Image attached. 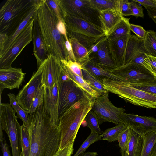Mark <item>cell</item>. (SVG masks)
Instances as JSON below:
<instances>
[{
    "mask_svg": "<svg viewBox=\"0 0 156 156\" xmlns=\"http://www.w3.org/2000/svg\"><path fill=\"white\" fill-rule=\"evenodd\" d=\"M45 1L58 20L64 23L65 15L60 0H45Z\"/></svg>",
    "mask_w": 156,
    "mask_h": 156,
    "instance_id": "cell-40",
    "label": "cell"
},
{
    "mask_svg": "<svg viewBox=\"0 0 156 156\" xmlns=\"http://www.w3.org/2000/svg\"><path fill=\"white\" fill-rule=\"evenodd\" d=\"M43 68V62L34 72L28 82L16 96L20 105L25 110L29 111L33 100L41 87Z\"/></svg>",
    "mask_w": 156,
    "mask_h": 156,
    "instance_id": "cell-12",
    "label": "cell"
},
{
    "mask_svg": "<svg viewBox=\"0 0 156 156\" xmlns=\"http://www.w3.org/2000/svg\"><path fill=\"white\" fill-rule=\"evenodd\" d=\"M95 100L86 94L59 118L61 137L59 149L73 145L79 129L88 113L92 110Z\"/></svg>",
    "mask_w": 156,
    "mask_h": 156,
    "instance_id": "cell-3",
    "label": "cell"
},
{
    "mask_svg": "<svg viewBox=\"0 0 156 156\" xmlns=\"http://www.w3.org/2000/svg\"><path fill=\"white\" fill-rule=\"evenodd\" d=\"M60 62L61 64L66 65L73 73L83 78L82 69L83 67L81 64L71 60L68 61H61Z\"/></svg>",
    "mask_w": 156,
    "mask_h": 156,
    "instance_id": "cell-44",
    "label": "cell"
},
{
    "mask_svg": "<svg viewBox=\"0 0 156 156\" xmlns=\"http://www.w3.org/2000/svg\"><path fill=\"white\" fill-rule=\"evenodd\" d=\"M53 156H55V154Z\"/></svg>",
    "mask_w": 156,
    "mask_h": 156,
    "instance_id": "cell-61",
    "label": "cell"
},
{
    "mask_svg": "<svg viewBox=\"0 0 156 156\" xmlns=\"http://www.w3.org/2000/svg\"><path fill=\"white\" fill-rule=\"evenodd\" d=\"M98 155L96 152H87L81 154L78 156H97Z\"/></svg>",
    "mask_w": 156,
    "mask_h": 156,
    "instance_id": "cell-57",
    "label": "cell"
},
{
    "mask_svg": "<svg viewBox=\"0 0 156 156\" xmlns=\"http://www.w3.org/2000/svg\"><path fill=\"white\" fill-rule=\"evenodd\" d=\"M44 107L45 112L49 116L52 125L59 126L58 116L59 105V84L56 83L51 88L44 87Z\"/></svg>",
    "mask_w": 156,
    "mask_h": 156,
    "instance_id": "cell-16",
    "label": "cell"
},
{
    "mask_svg": "<svg viewBox=\"0 0 156 156\" xmlns=\"http://www.w3.org/2000/svg\"><path fill=\"white\" fill-rule=\"evenodd\" d=\"M91 59L101 68L108 70L111 71L117 67L111 53L108 40L106 36L101 42L98 52Z\"/></svg>",
    "mask_w": 156,
    "mask_h": 156,
    "instance_id": "cell-20",
    "label": "cell"
},
{
    "mask_svg": "<svg viewBox=\"0 0 156 156\" xmlns=\"http://www.w3.org/2000/svg\"></svg>",
    "mask_w": 156,
    "mask_h": 156,
    "instance_id": "cell-62",
    "label": "cell"
},
{
    "mask_svg": "<svg viewBox=\"0 0 156 156\" xmlns=\"http://www.w3.org/2000/svg\"><path fill=\"white\" fill-rule=\"evenodd\" d=\"M130 7L133 14V16L136 17L144 18L143 9L139 5V3L134 0L130 2Z\"/></svg>",
    "mask_w": 156,
    "mask_h": 156,
    "instance_id": "cell-45",
    "label": "cell"
},
{
    "mask_svg": "<svg viewBox=\"0 0 156 156\" xmlns=\"http://www.w3.org/2000/svg\"><path fill=\"white\" fill-rule=\"evenodd\" d=\"M129 20L123 17L106 36L107 39H113L130 32Z\"/></svg>",
    "mask_w": 156,
    "mask_h": 156,
    "instance_id": "cell-29",
    "label": "cell"
},
{
    "mask_svg": "<svg viewBox=\"0 0 156 156\" xmlns=\"http://www.w3.org/2000/svg\"><path fill=\"white\" fill-rule=\"evenodd\" d=\"M7 95L9 98V104L16 113L18 118L22 121L23 124L29 127L30 124V115H29L28 112L24 109L20 105L14 94L9 93Z\"/></svg>",
    "mask_w": 156,
    "mask_h": 156,
    "instance_id": "cell-31",
    "label": "cell"
},
{
    "mask_svg": "<svg viewBox=\"0 0 156 156\" xmlns=\"http://www.w3.org/2000/svg\"><path fill=\"white\" fill-rule=\"evenodd\" d=\"M83 67L102 81L103 79L106 78L124 82V80L122 78L115 75L110 70L101 68L92 59H90Z\"/></svg>",
    "mask_w": 156,
    "mask_h": 156,
    "instance_id": "cell-26",
    "label": "cell"
},
{
    "mask_svg": "<svg viewBox=\"0 0 156 156\" xmlns=\"http://www.w3.org/2000/svg\"><path fill=\"white\" fill-rule=\"evenodd\" d=\"M38 0H8L0 9V33L10 35L24 20Z\"/></svg>",
    "mask_w": 156,
    "mask_h": 156,
    "instance_id": "cell-4",
    "label": "cell"
},
{
    "mask_svg": "<svg viewBox=\"0 0 156 156\" xmlns=\"http://www.w3.org/2000/svg\"><path fill=\"white\" fill-rule=\"evenodd\" d=\"M143 137V142L140 156H150L156 144V130L146 133Z\"/></svg>",
    "mask_w": 156,
    "mask_h": 156,
    "instance_id": "cell-32",
    "label": "cell"
},
{
    "mask_svg": "<svg viewBox=\"0 0 156 156\" xmlns=\"http://www.w3.org/2000/svg\"><path fill=\"white\" fill-rule=\"evenodd\" d=\"M43 63L41 87L52 88L55 83H58L62 69L60 61L50 55Z\"/></svg>",
    "mask_w": 156,
    "mask_h": 156,
    "instance_id": "cell-15",
    "label": "cell"
},
{
    "mask_svg": "<svg viewBox=\"0 0 156 156\" xmlns=\"http://www.w3.org/2000/svg\"><path fill=\"white\" fill-rule=\"evenodd\" d=\"M23 156V155H22V152H21V156Z\"/></svg>",
    "mask_w": 156,
    "mask_h": 156,
    "instance_id": "cell-60",
    "label": "cell"
},
{
    "mask_svg": "<svg viewBox=\"0 0 156 156\" xmlns=\"http://www.w3.org/2000/svg\"><path fill=\"white\" fill-rule=\"evenodd\" d=\"M30 156H53L59 149L61 133L59 126H53L45 111L43 102L30 115L28 127Z\"/></svg>",
    "mask_w": 156,
    "mask_h": 156,
    "instance_id": "cell-1",
    "label": "cell"
},
{
    "mask_svg": "<svg viewBox=\"0 0 156 156\" xmlns=\"http://www.w3.org/2000/svg\"><path fill=\"white\" fill-rule=\"evenodd\" d=\"M16 112L9 103H1L0 127L5 131L10 143L12 156H20L21 126Z\"/></svg>",
    "mask_w": 156,
    "mask_h": 156,
    "instance_id": "cell-6",
    "label": "cell"
},
{
    "mask_svg": "<svg viewBox=\"0 0 156 156\" xmlns=\"http://www.w3.org/2000/svg\"><path fill=\"white\" fill-rule=\"evenodd\" d=\"M127 127L124 124H120L111 128H108L101 134V140H107L109 142L118 140L120 133Z\"/></svg>",
    "mask_w": 156,
    "mask_h": 156,
    "instance_id": "cell-33",
    "label": "cell"
},
{
    "mask_svg": "<svg viewBox=\"0 0 156 156\" xmlns=\"http://www.w3.org/2000/svg\"><path fill=\"white\" fill-rule=\"evenodd\" d=\"M150 156H156V144L153 148Z\"/></svg>",
    "mask_w": 156,
    "mask_h": 156,
    "instance_id": "cell-58",
    "label": "cell"
},
{
    "mask_svg": "<svg viewBox=\"0 0 156 156\" xmlns=\"http://www.w3.org/2000/svg\"><path fill=\"white\" fill-rule=\"evenodd\" d=\"M104 87L108 92L117 95L126 102L149 108H156V95L135 88L120 81L105 78Z\"/></svg>",
    "mask_w": 156,
    "mask_h": 156,
    "instance_id": "cell-5",
    "label": "cell"
},
{
    "mask_svg": "<svg viewBox=\"0 0 156 156\" xmlns=\"http://www.w3.org/2000/svg\"><path fill=\"white\" fill-rule=\"evenodd\" d=\"M73 146L62 149H59L55 154V156H71L73 152Z\"/></svg>",
    "mask_w": 156,
    "mask_h": 156,
    "instance_id": "cell-49",
    "label": "cell"
},
{
    "mask_svg": "<svg viewBox=\"0 0 156 156\" xmlns=\"http://www.w3.org/2000/svg\"><path fill=\"white\" fill-rule=\"evenodd\" d=\"M37 14L34 21L32 35L33 54L37 60V67L38 68L41 64L48 58V54L37 20Z\"/></svg>",
    "mask_w": 156,
    "mask_h": 156,
    "instance_id": "cell-18",
    "label": "cell"
},
{
    "mask_svg": "<svg viewBox=\"0 0 156 156\" xmlns=\"http://www.w3.org/2000/svg\"><path fill=\"white\" fill-rule=\"evenodd\" d=\"M83 67L82 69L83 79L88 85L101 95L107 92L108 91L104 87L103 81Z\"/></svg>",
    "mask_w": 156,
    "mask_h": 156,
    "instance_id": "cell-28",
    "label": "cell"
},
{
    "mask_svg": "<svg viewBox=\"0 0 156 156\" xmlns=\"http://www.w3.org/2000/svg\"><path fill=\"white\" fill-rule=\"evenodd\" d=\"M68 38L72 45L76 62L83 66L90 59L87 50L76 39Z\"/></svg>",
    "mask_w": 156,
    "mask_h": 156,
    "instance_id": "cell-27",
    "label": "cell"
},
{
    "mask_svg": "<svg viewBox=\"0 0 156 156\" xmlns=\"http://www.w3.org/2000/svg\"><path fill=\"white\" fill-rule=\"evenodd\" d=\"M129 84L135 88L156 95V77L155 76L153 80L147 82Z\"/></svg>",
    "mask_w": 156,
    "mask_h": 156,
    "instance_id": "cell-41",
    "label": "cell"
},
{
    "mask_svg": "<svg viewBox=\"0 0 156 156\" xmlns=\"http://www.w3.org/2000/svg\"><path fill=\"white\" fill-rule=\"evenodd\" d=\"M121 12L124 17L133 15L130 7V2L129 0H121Z\"/></svg>",
    "mask_w": 156,
    "mask_h": 156,
    "instance_id": "cell-47",
    "label": "cell"
},
{
    "mask_svg": "<svg viewBox=\"0 0 156 156\" xmlns=\"http://www.w3.org/2000/svg\"><path fill=\"white\" fill-rule=\"evenodd\" d=\"M147 55L152 66L154 71L156 70V57H154L148 55Z\"/></svg>",
    "mask_w": 156,
    "mask_h": 156,
    "instance_id": "cell-56",
    "label": "cell"
},
{
    "mask_svg": "<svg viewBox=\"0 0 156 156\" xmlns=\"http://www.w3.org/2000/svg\"><path fill=\"white\" fill-rule=\"evenodd\" d=\"M135 2L141 4L144 7H148L156 8V2L154 0H134Z\"/></svg>",
    "mask_w": 156,
    "mask_h": 156,
    "instance_id": "cell-52",
    "label": "cell"
},
{
    "mask_svg": "<svg viewBox=\"0 0 156 156\" xmlns=\"http://www.w3.org/2000/svg\"><path fill=\"white\" fill-rule=\"evenodd\" d=\"M59 118L71 106L83 98L87 94L72 80L69 78L58 83Z\"/></svg>",
    "mask_w": 156,
    "mask_h": 156,
    "instance_id": "cell-10",
    "label": "cell"
},
{
    "mask_svg": "<svg viewBox=\"0 0 156 156\" xmlns=\"http://www.w3.org/2000/svg\"><path fill=\"white\" fill-rule=\"evenodd\" d=\"M65 45L69 60H71L74 62H76L72 45L69 38L68 39H65Z\"/></svg>",
    "mask_w": 156,
    "mask_h": 156,
    "instance_id": "cell-50",
    "label": "cell"
},
{
    "mask_svg": "<svg viewBox=\"0 0 156 156\" xmlns=\"http://www.w3.org/2000/svg\"><path fill=\"white\" fill-rule=\"evenodd\" d=\"M8 37V36L6 34L0 33V52L2 51L4 44Z\"/></svg>",
    "mask_w": 156,
    "mask_h": 156,
    "instance_id": "cell-55",
    "label": "cell"
},
{
    "mask_svg": "<svg viewBox=\"0 0 156 156\" xmlns=\"http://www.w3.org/2000/svg\"><path fill=\"white\" fill-rule=\"evenodd\" d=\"M154 72L155 73V77H156V70H155L154 71Z\"/></svg>",
    "mask_w": 156,
    "mask_h": 156,
    "instance_id": "cell-59",
    "label": "cell"
},
{
    "mask_svg": "<svg viewBox=\"0 0 156 156\" xmlns=\"http://www.w3.org/2000/svg\"><path fill=\"white\" fill-rule=\"evenodd\" d=\"M60 2L65 16L67 15L81 19L101 29L99 12L92 7L89 0H60Z\"/></svg>",
    "mask_w": 156,
    "mask_h": 156,
    "instance_id": "cell-7",
    "label": "cell"
},
{
    "mask_svg": "<svg viewBox=\"0 0 156 156\" xmlns=\"http://www.w3.org/2000/svg\"><path fill=\"white\" fill-rule=\"evenodd\" d=\"M101 135L91 132V133L80 146L73 156H78L84 153L90 146L93 143L101 140Z\"/></svg>",
    "mask_w": 156,
    "mask_h": 156,
    "instance_id": "cell-39",
    "label": "cell"
},
{
    "mask_svg": "<svg viewBox=\"0 0 156 156\" xmlns=\"http://www.w3.org/2000/svg\"><path fill=\"white\" fill-rule=\"evenodd\" d=\"M67 33L68 38H73L76 39L80 44L86 48L88 51L90 50L96 41L100 38L92 37L77 33L67 31Z\"/></svg>",
    "mask_w": 156,
    "mask_h": 156,
    "instance_id": "cell-35",
    "label": "cell"
},
{
    "mask_svg": "<svg viewBox=\"0 0 156 156\" xmlns=\"http://www.w3.org/2000/svg\"><path fill=\"white\" fill-rule=\"evenodd\" d=\"M64 20L67 31L96 38L105 36L101 28L81 19L66 15Z\"/></svg>",
    "mask_w": 156,
    "mask_h": 156,
    "instance_id": "cell-13",
    "label": "cell"
},
{
    "mask_svg": "<svg viewBox=\"0 0 156 156\" xmlns=\"http://www.w3.org/2000/svg\"><path fill=\"white\" fill-rule=\"evenodd\" d=\"M61 64L62 66V71L87 94L95 99L101 95L92 89L82 78L73 73L66 65Z\"/></svg>",
    "mask_w": 156,
    "mask_h": 156,
    "instance_id": "cell-25",
    "label": "cell"
},
{
    "mask_svg": "<svg viewBox=\"0 0 156 156\" xmlns=\"http://www.w3.org/2000/svg\"><path fill=\"white\" fill-rule=\"evenodd\" d=\"M57 27L60 32L64 36L65 39H68L64 23L62 21L59 20Z\"/></svg>",
    "mask_w": 156,
    "mask_h": 156,
    "instance_id": "cell-53",
    "label": "cell"
},
{
    "mask_svg": "<svg viewBox=\"0 0 156 156\" xmlns=\"http://www.w3.org/2000/svg\"><path fill=\"white\" fill-rule=\"evenodd\" d=\"M143 142V136L131 129V137L128 145L125 149L120 150L121 156H140Z\"/></svg>",
    "mask_w": 156,
    "mask_h": 156,
    "instance_id": "cell-23",
    "label": "cell"
},
{
    "mask_svg": "<svg viewBox=\"0 0 156 156\" xmlns=\"http://www.w3.org/2000/svg\"><path fill=\"white\" fill-rule=\"evenodd\" d=\"M147 55V53L144 51H139L137 52L129 64L135 63L142 66L150 71L155 76L152 66Z\"/></svg>",
    "mask_w": 156,
    "mask_h": 156,
    "instance_id": "cell-37",
    "label": "cell"
},
{
    "mask_svg": "<svg viewBox=\"0 0 156 156\" xmlns=\"http://www.w3.org/2000/svg\"><path fill=\"white\" fill-rule=\"evenodd\" d=\"M131 32L117 38L108 40L110 51L117 67L123 66Z\"/></svg>",
    "mask_w": 156,
    "mask_h": 156,
    "instance_id": "cell-19",
    "label": "cell"
},
{
    "mask_svg": "<svg viewBox=\"0 0 156 156\" xmlns=\"http://www.w3.org/2000/svg\"><path fill=\"white\" fill-rule=\"evenodd\" d=\"M21 143L23 156H30V143L28 127L23 124L21 126Z\"/></svg>",
    "mask_w": 156,
    "mask_h": 156,
    "instance_id": "cell-34",
    "label": "cell"
},
{
    "mask_svg": "<svg viewBox=\"0 0 156 156\" xmlns=\"http://www.w3.org/2000/svg\"><path fill=\"white\" fill-rule=\"evenodd\" d=\"M26 73L22 69L12 67L0 69L1 95L5 88L12 90L19 89L24 81Z\"/></svg>",
    "mask_w": 156,
    "mask_h": 156,
    "instance_id": "cell-17",
    "label": "cell"
},
{
    "mask_svg": "<svg viewBox=\"0 0 156 156\" xmlns=\"http://www.w3.org/2000/svg\"><path fill=\"white\" fill-rule=\"evenodd\" d=\"M146 9L148 16L156 24V8L148 7H144Z\"/></svg>",
    "mask_w": 156,
    "mask_h": 156,
    "instance_id": "cell-54",
    "label": "cell"
},
{
    "mask_svg": "<svg viewBox=\"0 0 156 156\" xmlns=\"http://www.w3.org/2000/svg\"><path fill=\"white\" fill-rule=\"evenodd\" d=\"M89 1L92 7L99 12L109 9L121 12V0H89Z\"/></svg>",
    "mask_w": 156,
    "mask_h": 156,
    "instance_id": "cell-30",
    "label": "cell"
},
{
    "mask_svg": "<svg viewBox=\"0 0 156 156\" xmlns=\"http://www.w3.org/2000/svg\"><path fill=\"white\" fill-rule=\"evenodd\" d=\"M145 47L149 55L156 57V35L155 31H147L144 39Z\"/></svg>",
    "mask_w": 156,
    "mask_h": 156,
    "instance_id": "cell-36",
    "label": "cell"
},
{
    "mask_svg": "<svg viewBox=\"0 0 156 156\" xmlns=\"http://www.w3.org/2000/svg\"><path fill=\"white\" fill-rule=\"evenodd\" d=\"M139 51H144L149 55L145 47L144 39L136 35H131L126 51L123 66L129 64L135 54Z\"/></svg>",
    "mask_w": 156,
    "mask_h": 156,
    "instance_id": "cell-24",
    "label": "cell"
},
{
    "mask_svg": "<svg viewBox=\"0 0 156 156\" xmlns=\"http://www.w3.org/2000/svg\"><path fill=\"white\" fill-rule=\"evenodd\" d=\"M34 20V18L29 22L7 51L0 57V69L11 67L12 63L24 48L32 41Z\"/></svg>",
    "mask_w": 156,
    "mask_h": 156,
    "instance_id": "cell-9",
    "label": "cell"
},
{
    "mask_svg": "<svg viewBox=\"0 0 156 156\" xmlns=\"http://www.w3.org/2000/svg\"><path fill=\"white\" fill-rule=\"evenodd\" d=\"M86 122V126L93 132L99 134H102L103 131L100 129L97 117L91 110L87 114L84 120Z\"/></svg>",
    "mask_w": 156,
    "mask_h": 156,
    "instance_id": "cell-38",
    "label": "cell"
},
{
    "mask_svg": "<svg viewBox=\"0 0 156 156\" xmlns=\"http://www.w3.org/2000/svg\"><path fill=\"white\" fill-rule=\"evenodd\" d=\"M105 36H104L98 39L88 51L89 56L90 59L93 58L98 52L101 44Z\"/></svg>",
    "mask_w": 156,
    "mask_h": 156,
    "instance_id": "cell-48",
    "label": "cell"
},
{
    "mask_svg": "<svg viewBox=\"0 0 156 156\" xmlns=\"http://www.w3.org/2000/svg\"><path fill=\"white\" fill-rule=\"evenodd\" d=\"M37 18L48 55H51L60 61L69 60L64 37L58 28L59 20L45 0H39Z\"/></svg>",
    "mask_w": 156,
    "mask_h": 156,
    "instance_id": "cell-2",
    "label": "cell"
},
{
    "mask_svg": "<svg viewBox=\"0 0 156 156\" xmlns=\"http://www.w3.org/2000/svg\"><path fill=\"white\" fill-rule=\"evenodd\" d=\"M108 91L95 99L92 110L98 117L99 124L110 122L116 125L124 124L121 117L125 110L114 105L109 98Z\"/></svg>",
    "mask_w": 156,
    "mask_h": 156,
    "instance_id": "cell-8",
    "label": "cell"
},
{
    "mask_svg": "<svg viewBox=\"0 0 156 156\" xmlns=\"http://www.w3.org/2000/svg\"><path fill=\"white\" fill-rule=\"evenodd\" d=\"M121 117L125 125L143 136L156 130V119L154 117L125 112L122 114Z\"/></svg>",
    "mask_w": 156,
    "mask_h": 156,
    "instance_id": "cell-14",
    "label": "cell"
},
{
    "mask_svg": "<svg viewBox=\"0 0 156 156\" xmlns=\"http://www.w3.org/2000/svg\"><path fill=\"white\" fill-rule=\"evenodd\" d=\"M123 17L120 11L116 10L109 9L99 12L101 28L105 36Z\"/></svg>",
    "mask_w": 156,
    "mask_h": 156,
    "instance_id": "cell-21",
    "label": "cell"
},
{
    "mask_svg": "<svg viewBox=\"0 0 156 156\" xmlns=\"http://www.w3.org/2000/svg\"><path fill=\"white\" fill-rule=\"evenodd\" d=\"M131 135V129L127 126L119 134L118 141L120 149H125L129 142Z\"/></svg>",
    "mask_w": 156,
    "mask_h": 156,
    "instance_id": "cell-42",
    "label": "cell"
},
{
    "mask_svg": "<svg viewBox=\"0 0 156 156\" xmlns=\"http://www.w3.org/2000/svg\"><path fill=\"white\" fill-rule=\"evenodd\" d=\"M39 0L34 5L27 16L18 27L9 36L4 44L2 51L0 52V57L7 51L16 39L23 31L29 22L36 15L38 8Z\"/></svg>",
    "mask_w": 156,
    "mask_h": 156,
    "instance_id": "cell-22",
    "label": "cell"
},
{
    "mask_svg": "<svg viewBox=\"0 0 156 156\" xmlns=\"http://www.w3.org/2000/svg\"><path fill=\"white\" fill-rule=\"evenodd\" d=\"M1 147L3 156H11L9 147L7 144L5 138L4 140H0Z\"/></svg>",
    "mask_w": 156,
    "mask_h": 156,
    "instance_id": "cell-51",
    "label": "cell"
},
{
    "mask_svg": "<svg viewBox=\"0 0 156 156\" xmlns=\"http://www.w3.org/2000/svg\"><path fill=\"white\" fill-rule=\"evenodd\" d=\"M111 71L122 78L124 82L129 84L147 82L153 80L155 77L146 68L135 63L117 67Z\"/></svg>",
    "mask_w": 156,
    "mask_h": 156,
    "instance_id": "cell-11",
    "label": "cell"
},
{
    "mask_svg": "<svg viewBox=\"0 0 156 156\" xmlns=\"http://www.w3.org/2000/svg\"><path fill=\"white\" fill-rule=\"evenodd\" d=\"M130 30L136 34L138 37L144 39L147 31L141 26L133 24H130Z\"/></svg>",
    "mask_w": 156,
    "mask_h": 156,
    "instance_id": "cell-46",
    "label": "cell"
},
{
    "mask_svg": "<svg viewBox=\"0 0 156 156\" xmlns=\"http://www.w3.org/2000/svg\"><path fill=\"white\" fill-rule=\"evenodd\" d=\"M44 93V87H41L34 97L28 111L30 115L33 114L39 106L43 102Z\"/></svg>",
    "mask_w": 156,
    "mask_h": 156,
    "instance_id": "cell-43",
    "label": "cell"
}]
</instances>
